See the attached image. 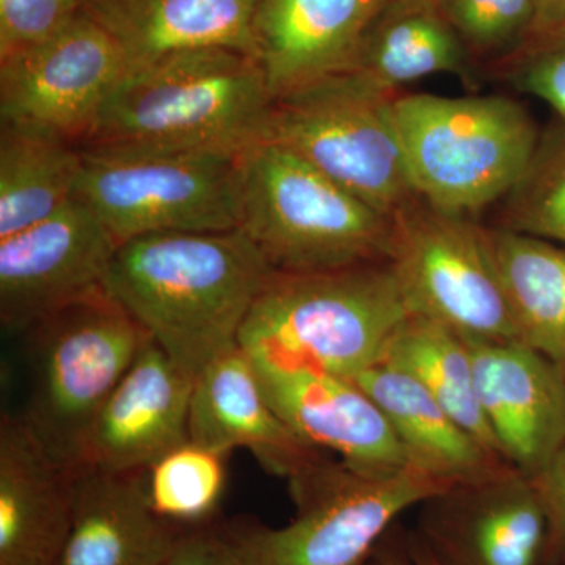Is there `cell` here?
Instances as JSON below:
<instances>
[{
  "label": "cell",
  "instance_id": "cell-1",
  "mask_svg": "<svg viewBox=\"0 0 565 565\" xmlns=\"http://www.w3.org/2000/svg\"><path fill=\"white\" fill-rule=\"evenodd\" d=\"M269 264L241 230L156 233L118 245L106 291L192 375L237 345Z\"/></svg>",
  "mask_w": 565,
  "mask_h": 565
},
{
  "label": "cell",
  "instance_id": "cell-2",
  "mask_svg": "<svg viewBox=\"0 0 565 565\" xmlns=\"http://www.w3.org/2000/svg\"><path fill=\"white\" fill-rule=\"evenodd\" d=\"M273 104L266 74L247 52H178L128 71L81 148L245 150L263 140Z\"/></svg>",
  "mask_w": 565,
  "mask_h": 565
},
{
  "label": "cell",
  "instance_id": "cell-3",
  "mask_svg": "<svg viewBox=\"0 0 565 565\" xmlns=\"http://www.w3.org/2000/svg\"><path fill=\"white\" fill-rule=\"evenodd\" d=\"M411 316L388 263L275 273L237 343L252 359L353 379L382 363Z\"/></svg>",
  "mask_w": 565,
  "mask_h": 565
},
{
  "label": "cell",
  "instance_id": "cell-4",
  "mask_svg": "<svg viewBox=\"0 0 565 565\" xmlns=\"http://www.w3.org/2000/svg\"><path fill=\"white\" fill-rule=\"evenodd\" d=\"M289 487L288 525L241 520L210 531L221 565H366L397 516L456 489L416 465L370 475L326 459Z\"/></svg>",
  "mask_w": 565,
  "mask_h": 565
},
{
  "label": "cell",
  "instance_id": "cell-5",
  "mask_svg": "<svg viewBox=\"0 0 565 565\" xmlns=\"http://www.w3.org/2000/svg\"><path fill=\"white\" fill-rule=\"evenodd\" d=\"M277 274L388 263L393 215L273 141L241 156L239 228Z\"/></svg>",
  "mask_w": 565,
  "mask_h": 565
},
{
  "label": "cell",
  "instance_id": "cell-6",
  "mask_svg": "<svg viewBox=\"0 0 565 565\" xmlns=\"http://www.w3.org/2000/svg\"><path fill=\"white\" fill-rule=\"evenodd\" d=\"M393 114L419 199L470 218L515 188L542 134L525 104L503 95L401 92Z\"/></svg>",
  "mask_w": 565,
  "mask_h": 565
},
{
  "label": "cell",
  "instance_id": "cell-7",
  "mask_svg": "<svg viewBox=\"0 0 565 565\" xmlns=\"http://www.w3.org/2000/svg\"><path fill=\"white\" fill-rule=\"evenodd\" d=\"M76 199L118 244L156 233L239 228L241 156L232 148L84 147Z\"/></svg>",
  "mask_w": 565,
  "mask_h": 565
},
{
  "label": "cell",
  "instance_id": "cell-8",
  "mask_svg": "<svg viewBox=\"0 0 565 565\" xmlns=\"http://www.w3.org/2000/svg\"><path fill=\"white\" fill-rule=\"evenodd\" d=\"M397 93L356 70L323 77L274 99L263 140L394 215L419 199L394 121Z\"/></svg>",
  "mask_w": 565,
  "mask_h": 565
},
{
  "label": "cell",
  "instance_id": "cell-9",
  "mask_svg": "<svg viewBox=\"0 0 565 565\" xmlns=\"http://www.w3.org/2000/svg\"><path fill=\"white\" fill-rule=\"evenodd\" d=\"M24 422L55 459L79 468L96 416L150 337L106 288L32 329Z\"/></svg>",
  "mask_w": 565,
  "mask_h": 565
},
{
  "label": "cell",
  "instance_id": "cell-10",
  "mask_svg": "<svg viewBox=\"0 0 565 565\" xmlns=\"http://www.w3.org/2000/svg\"><path fill=\"white\" fill-rule=\"evenodd\" d=\"M394 277L412 315L471 340L520 341L486 226L418 199L393 215Z\"/></svg>",
  "mask_w": 565,
  "mask_h": 565
},
{
  "label": "cell",
  "instance_id": "cell-11",
  "mask_svg": "<svg viewBox=\"0 0 565 565\" xmlns=\"http://www.w3.org/2000/svg\"><path fill=\"white\" fill-rule=\"evenodd\" d=\"M126 73L115 41L81 10L50 39L0 57V122L82 147Z\"/></svg>",
  "mask_w": 565,
  "mask_h": 565
},
{
  "label": "cell",
  "instance_id": "cell-12",
  "mask_svg": "<svg viewBox=\"0 0 565 565\" xmlns=\"http://www.w3.org/2000/svg\"><path fill=\"white\" fill-rule=\"evenodd\" d=\"M79 200L0 239V321L29 333L62 308L103 288L118 248Z\"/></svg>",
  "mask_w": 565,
  "mask_h": 565
},
{
  "label": "cell",
  "instance_id": "cell-13",
  "mask_svg": "<svg viewBox=\"0 0 565 565\" xmlns=\"http://www.w3.org/2000/svg\"><path fill=\"white\" fill-rule=\"evenodd\" d=\"M501 456L534 479L565 445V370L522 341L463 338Z\"/></svg>",
  "mask_w": 565,
  "mask_h": 565
},
{
  "label": "cell",
  "instance_id": "cell-14",
  "mask_svg": "<svg viewBox=\"0 0 565 565\" xmlns=\"http://www.w3.org/2000/svg\"><path fill=\"white\" fill-rule=\"evenodd\" d=\"M252 362L274 411L308 445L362 473H396L412 465L382 408L352 379Z\"/></svg>",
  "mask_w": 565,
  "mask_h": 565
},
{
  "label": "cell",
  "instance_id": "cell-15",
  "mask_svg": "<svg viewBox=\"0 0 565 565\" xmlns=\"http://www.w3.org/2000/svg\"><path fill=\"white\" fill-rule=\"evenodd\" d=\"M423 541L444 565H546L548 519L533 479L511 470L427 501Z\"/></svg>",
  "mask_w": 565,
  "mask_h": 565
},
{
  "label": "cell",
  "instance_id": "cell-16",
  "mask_svg": "<svg viewBox=\"0 0 565 565\" xmlns=\"http://www.w3.org/2000/svg\"><path fill=\"white\" fill-rule=\"evenodd\" d=\"M195 379L150 338L96 416L81 467L147 471L163 455L191 440Z\"/></svg>",
  "mask_w": 565,
  "mask_h": 565
},
{
  "label": "cell",
  "instance_id": "cell-17",
  "mask_svg": "<svg viewBox=\"0 0 565 565\" xmlns=\"http://www.w3.org/2000/svg\"><path fill=\"white\" fill-rule=\"evenodd\" d=\"M388 0H256L252 33L274 99L352 70Z\"/></svg>",
  "mask_w": 565,
  "mask_h": 565
},
{
  "label": "cell",
  "instance_id": "cell-18",
  "mask_svg": "<svg viewBox=\"0 0 565 565\" xmlns=\"http://www.w3.org/2000/svg\"><path fill=\"white\" fill-rule=\"evenodd\" d=\"M189 438L225 456L248 449L267 473L288 481L323 459L274 411L250 355L239 344L196 375Z\"/></svg>",
  "mask_w": 565,
  "mask_h": 565
},
{
  "label": "cell",
  "instance_id": "cell-19",
  "mask_svg": "<svg viewBox=\"0 0 565 565\" xmlns=\"http://www.w3.org/2000/svg\"><path fill=\"white\" fill-rule=\"evenodd\" d=\"M76 475L21 415L2 416L0 565H57L73 523Z\"/></svg>",
  "mask_w": 565,
  "mask_h": 565
},
{
  "label": "cell",
  "instance_id": "cell-20",
  "mask_svg": "<svg viewBox=\"0 0 565 565\" xmlns=\"http://www.w3.org/2000/svg\"><path fill=\"white\" fill-rule=\"evenodd\" d=\"M184 531L156 514L145 471L77 468L73 523L57 565H163Z\"/></svg>",
  "mask_w": 565,
  "mask_h": 565
},
{
  "label": "cell",
  "instance_id": "cell-21",
  "mask_svg": "<svg viewBox=\"0 0 565 565\" xmlns=\"http://www.w3.org/2000/svg\"><path fill=\"white\" fill-rule=\"evenodd\" d=\"M255 3L256 0H81V10L115 41L128 71H132L178 52L202 47H232L255 57Z\"/></svg>",
  "mask_w": 565,
  "mask_h": 565
},
{
  "label": "cell",
  "instance_id": "cell-22",
  "mask_svg": "<svg viewBox=\"0 0 565 565\" xmlns=\"http://www.w3.org/2000/svg\"><path fill=\"white\" fill-rule=\"evenodd\" d=\"M352 381L382 408L412 465L455 487L481 484L515 470L403 371L379 363Z\"/></svg>",
  "mask_w": 565,
  "mask_h": 565
},
{
  "label": "cell",
  "instance_id": "cell-23",
  "mask_svg": "<svg viewBox=\"0 0 565 565\" xmlns=\"http://www.w3.org/2000/svg\"><path fill=\"white\" fill-rule=\"evenodd\" d=\"M471 55L433 0H388L364 36L353 68L381 87L404 92L412 82L473 76Z\"/></svg>",
  "mask_w": 565,
  "mask_h": 565
},
{
  "label": "cell",
  "instance_id": "cell-24",
  "mask_svg": "<svg viewBox=\"0 0 565 565\" xmlns=\"http://www.w3.org/2000/svg\"><path fill=\"white\" fill-rule=\"evenodd\" d=\"M519 340L565 370V245L486 228Z\"/></svg>",
  "mask_w": 565,
  "mask_h": 565
},
{
  "label": "cell",
  "instance_id": "cell-25",
  "mask_svg": "<svg viewBox=\"0 0 565 565\" xmlns=\"http://www.w3.org/2000/svg\"><path fill=\"white\" fill-rule=\"evenodd\" d=\"M77 145L43 134L0 131V239L46 221L76 199Z\"/></svg>",
  "mask_w": 565,
  "mask_h": 565
},
{
  "label": "cell",
  "instance_id": "cell-26",
  "mask_svg": "<svg viewBox=\"0 0 565 565\" xmlns=\"http://www.w3.org/2000/svg\"><path fill=\"white\" fill-rule=\"evenodd\" d=\"M382 363L415 379L467 433L501 456L479 405L473 363L460 334L423 316L412 315L394 334Z\"/></svg>",
  "mask_w": 565,
  "mask_h": 565
},
{
  "label": "cell",
  "instance_id": "cell-27",
  "mask_svg": "<svg viewBox=\"0 0 565 565\" xmlns=\"http://www.w3.org/2000/svg\"><path fill=\"white\" fill-rule=\"evenodd\" d=\"M225 455L189 440L145 471L148 500L156 514L173 525H199L210 519L225 489Z\"/></svg>",
  "mask_w": 565,
  "mask_h": 565
},
{
  "label": "cell",
  "instance_id": "cell-28",
  "mask_svg": "<svg viewBox=\"0 0 565 565\" xmlns=\"http://www.w3.org/2000/svg\"><path fill=\"white\" fill-rule=\"evenodd\" d=\"M501 203L498 226L565 245V121L542 129L526 172Z\"/></svg>",
  "mask_w": 565,
  "mask_h": 565
},
{
  "label": "cell",
  "instance_id": "cell-29",
  "mask_svg": "<svg viewBox=\"0 0 565 565\" xmlns=\"http://www.w3.org/2000/svg\"><path fill=\"white\" fill-rule=\"evenodd\" d=\"M473 61L500 65L537 31L535 0H433Z\"/></svg>",
  "mask_w": 565,
  "mask_h": 565
},
{
  "label": "cell",
  "instance_id": "cell-30",
  "mask_svg": "<svg viewBox=\"0 0 565 565\" xmlns=\"http://www.w3.org/2000/svg\"><path fill=\"white\" fill-rule=\"evenodd\" d=\"M516 92L534 96L565 121V25L535 32L511 58L493 66Z\"/></svg>",
  "mask_w": 565,
  "mask_h": 565
},
{
  "label": "cell",
  "instance_id": "cell-31",
  "mask_svg": "<svg viewBox=\"0 0 565 565\" xmlns=\"http://www.w3.org/2000/svg\"><path fill=\"white\" fill-rule=\"evenodd\" d=\"M81 11V0H0V57L50 39Z\"/></svg>",
  "mask_w": 565,
  "mask_h": 565
},
{
  "label": "cell",
  "instance_id": "cell-32",
  "mask_svg": "<svg viewBox=\"0 0 565 565\" xmlns=\"http://www.w3.org/2000/svg\"><path fill=\"white\" fill-rule=\"evenodd\" d=\"M548 519L550 557L565 552V445L533 479Z\"/></svg>",
  "mask_w": 565,
  "mask_h": 565
},
{
  "label": "cell",
  "instance_id": "cell-33",
  "mask_svg": "<svg viewBox=\"0 0 565 565\" xmlns=\"http://www.w3.org/2000/svg\"><path fill=\"white\" fill-rule=\"evenodd\" d=\"M163 565H221L210 531L184 533Z\"/></svg>",
  "mask_w": 565,
  "mask_h": 565
},
{
  "label": "cell",
  "instance_id": "cell-34",
  "mask_svg": "<svg viewBox=\"0 0 565 565\" xmlns=\"http://www.w3.org/2000/svg\"><path fill=\"white\" fill-rule=\"evenodd\" d=\"M539 13L537 31L561 28L565 24V0H535Z\"/></svg>",
  "mask_w": 565,
  "mask_h": 565
},
{
  "label": "cell",
  "instance_id": "cell-35",
  "mask_svg": "<svg viewBox=\"0 0 565 565\" xmlns=\"http://www.w3.org/2000/svg\"><path fill=\"white\" fill-rule=\"evenodd\" d=\"M408 555H411L414 565H444L438 556L435 555L433 548L423 541L422 535H416L407 544Z\"/></svg>",
  "mask_w": 565,
  "mask_h": 565
},
{
  "label": "cell",
  "instance_id": "cell-36",
  "mask_svg": "<svg viewBox=\"0 0 565 565\" xmlns=\"http://www.w3.org/2000/svg\"><path fill=\"white\" fill-rule=\"evenodd\" d=\"M377 557L381 565H414L411 555H408V546H405V548L396 545L390 546Z\"/></svg>",
  "mask_w": 565,
  "mask_h": 565
},
{
  "label": "cell",
  "instance_id": "cell-37",
  "mask_svg": "<svg viewBox=\"0 0 565 565\" xmlns=\"http://www.w3.org/2000/svg\"><path fill=\"white\" fill-rule=\"evenodd\" d=\"M366 565H381V563H379V557H375V559H371Z\"/></svg>",
  "mask_w": 565,
  "mask_h": 565
},
{
  "label": "cell",
  "instance_id": "cell-38",
  "mask_svg": "<svg viewBox=\"0 0 565 565\" xmlns=\"http://www.w3.org/2000/svg\"><path fill=\"white\" fill-rule=\"evenodd\" d=\"M565 25V24H564Z\"/></svg>",
  "mask_w": 565,
  "mask_h": 565
}]
</instances>
